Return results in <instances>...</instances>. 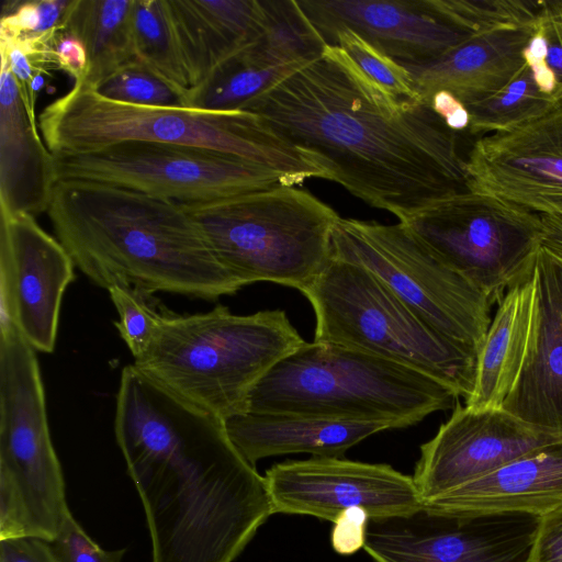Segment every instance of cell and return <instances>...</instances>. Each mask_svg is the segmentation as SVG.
<instances>
[{"label":"cell","mask_w":562,"mask_h":562,"mask_svg":"<svg viewBox=\"0 0 562 562\" xmlns=\"http://www.w3.org/2000/svg\"><path fill=\"white\" fill-rule=\"evenodd\" d=\"M463 104L469 113L471 134L510 131L561 106L541 90L527 63L499 91Z\"/></svg>","instance_id":"obj_28"},{"label":"cell","mask_w":562,"mask_h":562,"mask_svg":"<svg viewBox=\"0 0 562 562\" xmlns=\"http://www.w3.org/2000/svg\"><path fill=\"white\" fill-rule=\"evenodd\" d=\"M329 45H337L370 81L392 98L401 102H425L407 68L356 32L339 30Z\"/></svg>","instance_id":"obj_32"},{"label":"cell","mask_w":562,"mask_h":562,"mask_svg":"<svg viewBox=\"0 0 562 562\" xmlns=\"http://www.w3.org/2000/svg\"><path fill=\"white\" fill-rule=\"evenodd\" d=\"M295 70L265 65L243 52L191 90L183 105L217 112L239 111L248 101Z\"/></svg>","instance_id":"obj_29"},{"label":"cell","mask_w":562,"mask_h":562,"mask_svg":"<svg viewBox=\"0 0 562 562\" xmlns=\"http://www.w3.org/2000/svg\"><path fill=\"white\" fill-rule=\"evenodd\" d=\"M315 312L314 340L355 348L432 378L467 400L476 351L443 336L360 265L331 257L301 291Z\"/></svg>","instance_id":"obj_8"},{"label":"cell","mask_w":562,"mask_h":562,"mask_svg":"<svg viewBox=\"0 0 562 562\" xmlns=\"http://www.w3.org/2000/svg\"><path fill=\"white\" fill-rule=\"evenodd\" d=\"M562 506V439L439 497L425 510L454 517L529 515Z\"/></svg>","instance_id":"obj_20"},{"label":"cell","mask_w":562,"mask_h":562,"mask_svg":"<svg viewBox=\"0 0 562 562\" xmlns=\"http://www.w3.org/2000/svg\"><path fill=\"white\" fill-rule=\"evenodd\" d=\"M400 223L492 305L531 278L541 247L539 214L469 189Z\"/></svg>","instance_id":"obj_10"},{"label":"cell","mask_w":562,"mask_h":562,"mask_svg":"<svg viewBox=\"0 0 562 562\" xmlns=\"http://www.w3.org/2000/svg\"><path fill=\"white\" fill-rule=\"evenodd\" d=\"M134 0H70L61 25L78 37L88 56L83 82L97 88L134 59Z\"/></svg>","instance_id":"obj_26"},{"label":"cell","mask_w":562,"mask_h":562,"mask_svg":"<svg viewBox=\"0 0 562 562\" xmlns=\"http://www.w3.org/2000/svg\"><path fill=\"white\" fill-rule=\"evenodd\" d=\"M535 31L498 30L475 34L430 63L405 67L425 102L443 90L468 103L499 91L524 69V50Z\"/></svg>","instance_id":"obj_22"},{"label":"cell","mask_w":562,"mask_h":562,"mask_svg":"<svg viewBox=\"0 0 562 562\" xmlns=\"http://www.w3.org/2000/svg\"><path fill=\"white\" fill-rule=\"evenodd\" d=\"M562 439V430L525 422L504 408L454 407L420 447L414 482L423 507L507 463Z\"/></svg>","instance_id":"obj_15"},{"label":"cell","mask_w":562,"mask_h":562,"mask_svg":"<svg viewBox=\"0 0 562 562\" xmlns=\"http://www.w3.org/2000/svg\"><path fill=\"white\" fill-rule=\"evenodd\" d=\"M305 340L282 310L235 315H164L149 349L134 364L177 395L226 420L247 412L255 385Z\"/></svg>","instance_id":"obj_6"},{"label":"cell","mask_w":562,"mask_h":562,"mask_svg":"<svg viewBox=\"0 0 562 562\" xmlns=\"http://www.w3.org/2000/svg\"><path fill=\"white\" fill-rule=\"evenodd\" d=\"M66 503L35 350L13 326L0 323V508L40 520Z\"/></svg>","instance_id":"obj_12"},{"label":"cell","mask_w":562,"mask_h":562,"mask_svg":"<svg viewBox=\"0 0 562 562\" xmlns=\"http://www.w3.org/2000/svg\"><path fill=\"white\" fill-rule=\"evenodd\" d=\"M458 23L475 34L537 29L562 16V0H438Z\"/></svg>","instance_id":"obj_31"},{"label":"cell","mask_w":562,"mask_h":562,"mask_svg":"<svg viewBox=\"0 0 562 562\" xmlns=\"http://www.w3.org/2000/svg\"><path fill=\"white\" fill-rule=\"evenodd\" d=\"M114 431L144 506L151 562H233L273 515L225 420L123 368Z\"/></svg>","instance_id":"obj_2"},{"label":"cell","mask_w":562,"mask_h":562,"mask_svg":"<svg viewBox=\"0 0 562 562\" xmlns=\"http://www.w3.org/2000/svg\"><path fill=\"white\" fill-rule=\"evenodd\" d=\"M52 55L57 69L67 72L75 82L82 81L88 70V56L82 42L60 26L50 42Z\"/></svg>","instance_id":"obj_38"},{"label":"cell","mask_w":562,"mask_h":562,"mask_svg":"<svg viewBox=\"0 0 562 562\" xmlns=\"http://www.w3.org/2000/svg\"><path fill=\"white\" fill-rule=\"evenodd\" d=\"M331 250L374 274L434 329L477 353L493 305L407 226L339 217Z\"/></svg>","instance_id":"obj_9"},{"label":"cell","mask_w":562,"mask_h":562,"mask_svg":"<svg viewBox=\"0 0 562 562\" xmlns=\"http://www.w3.org/2000/svg\"><path fill=\"white\" fill-rule=\"evenodd\" d=\"M50 544L57 562H121L125 553V549L103 550L85 532L70 510Z\"/></svg>","instance_id":"obj_36"},{"label":"cell","mask_w":562,"mask_h":562,"mask_svg":"<svg viewBox=\"0 0 562 562\" xmlns=\"http://www.w3.org/2000/svg\"><path fill=\"white\" fill-rule=\"evenodd\" d=\"M543 40L542 60L528 65L541 90L562 105V16L536 29Z\"/></svg>","instance_id":"obj_37"},{"label":"cell","mask_w":562,"mask_h":562,"mask_svg":"<svg viewBox=\"0 0 562 562\" xmlns=\"http://www.w3.org/2000/svg\"><path fill=\"white\" fill-rule=\"evenodd\" d=\"M68 0H32L14 2L4 8L0 21V37L38 38L59 27Z\"/></svg>","instance_id":"obj_35"},{"label":"cell","mask_w":562,"mask_h":562,"mask_svg":"<svg viewBox=\"0 0 562 562\" xmlns=\"http://www.w3.org/2000/svg\"><path fill=\"white\" fill-rule=\"evenodd\" d=\"M532 278L537 294L533 337L502 408L530 424L562 430V258L541 246Z\"/></svg>","instance_id":"obj_19"},{"label":"cell","mask_w":562,"mask_h":562,"mask_svg":"<svg viewBox=\"0 0 562 562\" xmlns=\"http://www.w3.org/2000/svg\"><path fill=\"white\" fill-rule=\"evenodd\" d=\"M38 127L54 156L97 151L124 142L191 146L256 162L296 186L321 171L274 138L246 111L217 112L187 105L156 106L120 102L83 81L50 102Z\"/></svg>","instance_id":"obj_4"},{"label":"cell","mask_w":562,"mask_h":562,"mask_svg":"<svg viewBox=\"0 0 562 562\" xmlns=\"http://www.w3.org/2000/svg\"><path fill=\"white\" fill-rule=\"evenodd\" d=\"M182 205L241 286L269 281L301 292L333 257L331 233L340 216L295 186Z\"/></svg>","instance_id":"obj_7"},{"label":"cell","mask_w":562,"mask_h":562,"mask_svg":"<svg viewBox=\"0 0 562 562\" xmlns=\"http://www.w3.org/2000/svg\"><path fill=\"white\" fill-rule=\"evenodd\" d=\"M530 562H562V506L539 518Z\"/></svg>","instance_id":"obj_40"},{"label":"cell","mask_w":562,"mask_h":562,"mask_svg":"<svg viewBox=\"0 0 562 562\" xmlns=\"http://www.w3.org/2000/svg\"><path fill=\"white\" fill-rule=\"evenodd\" d=\"M536 315L537 294L531 276L509 289L497 304L477 350L474 386L465 406L473 409L503 406L526 362Z\"/></svg>","instance_id":"obj_25"},{"label":"cell","mask_w":562,"mask_h":562,"mask_svg":"<svg viewBox=\"0 0 562 562\" xmlns=\"http://www.w3.org/2000/svg\"><path fill=\"white\" fill-rule=\"evenodd\" d=\"M47 213L75 266L106 290L215 300L243 288L182 204L113 184L58 180Z\"/></svg>","instance_id":"obj_3"},{"label":"cell","mask_w":562,"mask_h":562,"mask_svg":"<svg viewBox=\"0 0 562 562\" xmlns=\"http://www.w3.org/2000/svg\"><path fill=\"white\" fill-rule=\"evenodd\" d=\"M431 110L454 133L469 130V113L464 104L448 91H437L427 101Z\"/></svg>","instance_id":"obj_42"},{"label":"cell","mask_w":562,"mask_h":562,"mask_svg":"<svg viewBox=\"0 0 562 562\" xmlns=\"http://www.w3.org/2000/svg\"><path fill=\"white\" fill-rule=\"evenodd\" d=\"M108 291L119 314L115 326L136 360L156 339L165 314L153 308L149 297L140 293L120 286Z\"/></svg>","instance_id":"obj_34"},{"label":"cell","mask_w":562,"mask_h":562,"mask_svg":"<svg viewBox=\"0 0 562 562\" xmlns=\"http://www.w3.org/2000/svg\"><path fill=\"white\" fill-rule=\"evenodd\" d=\"M457 400L452 390L416 370L314 340L305 341L262 376L250 392L247 412L391 422L404 428L453 408Z\"/></svg>","instance_id":"obj_5"},{"label":"cell","mask_w":562,"mask_h":562,"mask_svg":"<svg viewBox=\"0 0 562 562\" xmlns=\"http://www.w3.org/2000/svg\"><path fill=\"white\" fill-rule=\"evenodd\" d=\"M265 477L274 514L334 522L352 508L366 510L373 520L409 516L424 508L413 476L389 464L312 457L277 463Z\"/></svg>","instance_id":"obj_13"},{"label":"cell","mask_w":562,"mask_h":562,"mask_svg":"<svg viewBox=\"0 0 562 562\" xmlns=\"http://www.w3.org/2000/svg\"><path fill=\"white\" fill-rule=\"evenodd\" d=\"M58 180L132 189L179 204L209 203L291 186L279 171L204 148L124 142L82 154L54 156Z\"/></svg>","instance_id":"obj_11"},{"label":"cell","mask_w":562,"mask_h":562,"mask_svg":"<svg viewBox=\"0 0 562 562\" xmlns=\"http://www.w3.org/2000/svg\"><path fill=\"white\" fill-rule=\"evenodd\" d=\"M274 138L369 205L404 222L468 190L465 159L427 102H401L337 45L240 109Z\"/></svg>","instance_id":"obj_1"},{"label":"cell","mask_w":562,"mask_h":562,"mask_svg":"<svg viewBox=\"0 0 562 562\" xmlns=\"http://www.w3.org/2000/svg\"><path fill=\"white\" fill-rule=\"evenodd\" d=\"M56 182L54 155L32 125L15 79L1 60L0 212H47Z\"/></svg>","instance_id":"obj_23"},{"label":"cell","mask_w":562,"mask_h":562,"mask_svg":"<svg viewBox=\"0 0 562 562\" xmlns=\"http://www.w3.org/2000/svg\"><path fill=\"white\" fill-rule=\"evenodd\" d=\"M257 40L244 53L268 65L301 68L322 57L326 43L297 0H263Z\"/></svg>","instance_id":"obj_27"},{"label":"cell","mask_w":562,"mask_h":562,"mask_svg":"<svg viewBox=\"0 0 562 562\" xmlns=\"http://www.w3.org/2000/svg\"><path fill=\"white\" fill-rule=\"evenodd\" d=\"M542 224L541 246L562 258V214H539Z\"/></svg>","instance_id":"obj_43"},{"label":"cell","mask_w":562,"mask_h":562,"mask_svg":"<svg viewBox=\"0 0 562 562\" xmlns=\"http://www.w3.org/2000/svg\"><path fill=\"white\" fill-rule=\"evenodd\" d=\"M329 45L349 29L404 66L430 63L475 33L451 18L438 0H297Z\"/></svg>","instance_id":"obj_18"},{"label":"cell","mask_w":562,"mask_h":562,"mask_svg":"<svg viewBox=\"0 0 562 562\" xmlns=\"http://www.w3.org/2000/svg\"><path fill=\"white\" fill-rule=\"evenodd\" d=\"M370 517L361 508L342 512L334 521L331 546L341 555H350L363 548Z\"/></svg>","instance_id":"obj_39"},{"label":"cell","mask_w":562,"mask_h":562,"mask_svg":"<svg viewBox=\"0 0 562 562\" xmlns=\"http://www.w3.org/2000/svg\"><path fill=\"white\" fill-rule=\"evenodd\" d=\"M0 213V323L13 326L34 350L53 352L75 263L35 216Z\"/></svg>","instance_id":"obj_16"},{"label":"cell","mask_w":562,"mask_h":562,"mask_svg":"<svg viewBox=\"0 0 562 562\" xmlns=\"http://www.w3.org/2000/svg\"><path fill=\"white\" fill-rule=\"evenodd\" d=\"M0 562H57L50 542L38 538L0 540Z\"/></svg>","instance_id":"obj_41"},{"label":"cell","mask_w":562,"mask_h":562,"mask_svg":"<svg viewBox=\"0 0 562 562\" xmlns=\"http://www.w3.org/2000/svg\"><path fill=\"white\" fill-rule=\"evenodd\" d=\"M132 34L135 61L173 89L184 103L190 86L164 0H134Z\"/></svg>","instance_id":"obj_30"},{"label":"cell","mask_w":562,"mask_h":562,"mask_svg":"<svg viewBox=\"0 0 562 562\" xmlns=\"http://www.w3.org/2000/svg\"><path fill=\"white\" fill-rule=\"evenodd\" d=\"M94 89L105 98L125 103L183 105L181 97L173 89L136 61L122 67Z\"/></svg>","instance_id":"obj_33"},{"label":"cell","mask_w":562,"mask_h":562,"mask_svg":"<svg viewBox=\"0 0 562 562\" xmlns=\"http://www.w3.org/2000/svg\"><path fill=\"white\" fill-rule=\"evenodd\" d=\"M227 434L252 465L289 453L337 457L371 435L400 428L391 422H356L299 414L244 413L225 420Z\"/></svg>","instance_id":"obj_24"},{"label":"cell","mask_w":562,"mask_h":562,"mask_svg":"<svg viewBox=\"0 0 562 562\" xmlns=\"http://www.w3.org/2000/svg\"><path fill=\"white\" fill-rule=\"evenodd\" d=\"M467 188L527 211L562 214V105L479 138L465 158Z\"/></svg>","instance_id":"obj_17"},{"label":"cell","mask_w":562,"mask_h":562,"mask_svg":"<svg viewBox=\"0 0 562 562\" xmlns=\"http://www.w3.org/2000/svg\"><path fill=\"white\" fill-rule=\"evenodd\" d=\"M164 3L190 91L246 50L261 31L260 0H164Z\"/></svg>","instance_id":"obj_21"},{"label":"cell","mask_w":562,"mask_h":562,"mask_svg":"<svg viewBox=\"0 0 562 562\" xmlns=\"http://www.w3.org/2000/svg\"><path fill=\"white\" fill-rule=\"evenodd\" d=\"M539 517H454L424 508L370 519L363 549L375 562H530Z\"/></svg>","instance_id":"obj_14"}]
</instances>
